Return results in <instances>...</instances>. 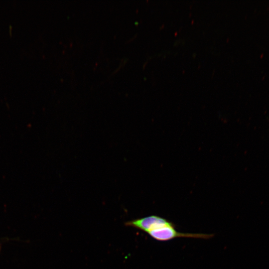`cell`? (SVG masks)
<instances>
[{
	"mask_svg": "<svg viewBox=\"0 0 269 269\" xmlns=\"http://www.w3.org/2000/svg\"><path fill=\"white\" fill-rule=\"evenodd\" d=\"M151 238L158 241H167L176 238H191L209 239L213 234L181 233L175 229V225L157 228L147 233Z\"/></svg>",
	"mask_w": 269,
	"mask_h": 269,
	"instance_id": "6da1fadb",
	"label": "cell"
},
{
	"mask_svg": "<svg viewBox=\"0 0 269 269\" xmlns=\"http://www.w3.org/2000/svg\"><path fill=\"white\" fill-rule=\"evenodd\" d=\"M1 250V245H0V251Z\"/></svg>",
	"mask_w": 269,
	"mask_h": 269,
	"instance_id": "3957f363",
	"label": "cell"
},
{
	"mask_svg": "<svg viewBox=\"0 0 269 269\" xmlns=\"http://www.w3.org/2000/svg\"><path fill=\"white\" fill-rule=\"evenodd\" d=\"M125 225L143 231L146 233L157 228L175 225L173 222L156 215H151L129 221L125 223Z\"/></svg>",
	"mask_w": 269,
	"mask_h": 269,
	"instance_id": "7a4b0ae2",
	"label": "cell"
}]
</instances>
